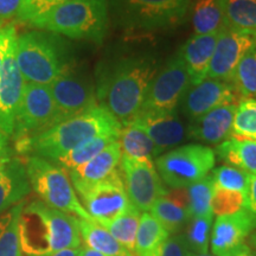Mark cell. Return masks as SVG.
<instances>
[{"mask_svg":"<svg viewBox=\"0 0 256 256\" xmlns=\"http://www.w3.org/2000/svg\"><path fill=\"white\" fill-rule=\"evenodd\" d=\"M159 58L146 51L122 52L102 60L96 70L98 104L121 124H130L142 110L156 72Z\"/></svg>","mask_w":256,"mask_h":256,"instance_id":"1","label":"cell"},{"mask_svg":"<svg viewBox=\"0 0 256 256\" xmlns=\"http://www.w3.org/2000/svg\"><path fill=\"white\" fill-rule=\"evenodd\" d=\"M122 126L107 110L95 106L83 113L63 120L36 136L16 142L19 154L51 160L66 154L81 144L102 136L120 138Z\"/></svg>","mask_w":256,"mask_h":256,"instance_id":"2","label":"cell"},{"mask_svg":"<svg viewBox=\"0 0 256 256\" xmlns=\"http://www.w3.org/2000/svg\"><path fill=\"white\" fill-rule=\"evenodd\" d=\"M78 220L40 200L25 203L19 223L22 252L24 256H49L80 248Z\"/></svg>","mask_w":256,"mask_h":256,"instance_id":"3","label":"cell"},{"mask_svg":"<svg viewBox=\"0 0 256 256\" xmlns=\"http://www.w3.org/2000/svg\"><path fill=\"white\" fill-rule=\"evenodd\" d=\"M16 60L25 82L42 86L51 84L75 64L60 34L36 28L17 34Z\"/></svg>","mask_w":256,"mask_h":256,"instance_id":"4","label":"cell"},{"mask_svg":"<svg viewBox=\"0 0 256 256\" xmlns=\"http://www.w3.org/2000/svg\"><path fill=\"white\" fill-rule=\"evenodd\" d=\"M43 30L78 40L101 44L110 26L108 0H70L28 23Z\"/></svg>","mask_w":256,"mask_h":256,"instance_id":"5","label":"cell"},{"mask_svg":"<svg viewBox=\"0 0 256 256\" xmlns=\"http://www.w3.org/2000/svg\"><path fill=\"white\" fill-rule=\"evenodd\" d=\"M114 24L124 31L172 30L186 20L192 0H108Z\"/></svg>","mask_w":256,"mask_h":256,"instance_id":"6","label":"cell"},{"mask_svg":"<svg viewBox=\"0 0 256 256\" xmlns=\"http://www.w3.org/2000/svg\"><path fill=\"white\" fill-rule=\"evenodd\" d=\"M24 165L31 188L42 202L80 220H94L80 202L66 170L36 156H25Z\"/></svg>","mask_w":256,"mask_h":256,"instance_id":"7","label":"cell"},{"mask_svg":"<svg viewBox=\"0 0 256 256\" xmlns=\"http://www.w3.org/2000/svg\"><path fill=\"white\" fill-rule=\"evenodd\" d=\"M215 151L200 144H188L156 156L154 165L162 183L171 188H186L212 171Z\"/></svg>","mask_w":256,"mask_h":256,"instance_id":"8","label":"cell"},{"mask_svg":"<svg viewBox=\"0 0 256 256\" xmlns=\"http://www.w3.org/2000/svg\"><path fill=\"white\" fill-rule=\"evenodd\" d=\"M57 122V110L49 86L25 83L11 136L14 142L44 132Z\"/></svg>","mask_w":256,"mask_h":256,"instance_id":"9","label":"cell"},{"mask_svg":"<svg viewBox=\"0 0 256 256\" xmlns=\"http://www.w3.org/2000/svg\"><path fill=\"white\" fill-rule=\"evenodd\" d=\"M191 86L190 75L179 51L160 66L147 89L140 112H174Z\"/></svg>","mask_w":256,"mask_h":256,"instance_id":"10","label":"cell"},{"mask_svg":"<svg viewBox=\"0 0 256 256\" xmlns=\"http://www.w3.org/2000/svg\"><path fill=\"white\" fill-rule=\"evenodd\" d=\"M49 89L56 106L58 122L98 104L95 82L87 72L76 68L75 64L49 84Z\"/></svg>","mask_w":256,"mask_h":256,"instance_id":"11","label":"cell"},{"mask_svg":"<svg viewBox=\"0 0 256 256\" xmlns=\"http://www.w3.org/2000/svg\"><path fill=\"white\" fill-rule=\"evenodd\" d=\"M76 194L89 216L98 223L115 218L130 206L120 170H115L104 180L78 188Z\"/></svg>","mask_w":256,"mask_h":256,"instance_id":"12","label":"cell"},{"mask_svg":"<svg viewBox=\"0 0 256 256\" xmlns=\"http://www.w3.org/2000/svg\"><path fill=\"white\" fill-rule=\"evenodd\" d=\"M119 166L128 200L140 212L150 211L158 198L168 194L154 164L136 162L122 154Z\"/></svg>","mask_w":256,"mask_h":256,"instance_id":"13","label":"cell"},{"mask_svg":"<svg viewBox=\"0 0 256 256\" xmlns=\"http://www.w3.org/2000/svg\"><path fill=\"white\" fill-rule=\"evenodd\" d=\"M17 30L10 37L5 51L4 66L0 75V132L11 138L14 134V118L23 96L25 80L16 60Z\"/></svg>","mask_w":256,"mask_h":256,"instance_id":"14","label":"cell"},{"mask_svg":"<svg viewBox=\"0 0 256 256\" xmlns=\"http://www.w3.org/2000/svg\"><path fill=\"white\" fill-rule=\"evenodd\" d=\"M254 46H256V32L224 28L220 32L206 78L232 83L238 62Z\"/></svg>","mask_w":256,"mask_h":256,"instance_id":"15","label":"cell"},{"mask_svg":"<svg viewBox=\"0 0 256 256\" xmlns=\"http://www.w3.org/2000/svg\"><path fill=\"white\" fill-rule=\"evenodd\" d=\"M256 228V220L248 209L226 216H217L211 230L214 256H240L249 250L246 240Z\"/></svg>","mask_w":256,"mask_h":256,"instance_id":"16","label":"cell"},{"mask_svg":"<svg viewBox=\"0 0 256 256\" xmlns=\"http://www.w3.org/2000/svg\"><path fill=\"white\" fill-rule=\"evenodd\" d=\"M241 98L232 83L206 78L188 87L179 107L188 121H192L220 106L238 104Z\"/></svg>","mask_w":256,"mask_h":256,"instance_id":"17","label":"cell"},{"mask_svg":"<svg viewBox=\"0 0 256 256\" xmlns=\"http://www.w3.org/2000/svg\"><path fill=\"white\" fill-rule=\"evenodd\" d=\"M132 122L142 128L154 144V156L174 150L188 139L186 127L174 112H139Z\"/></svg>","mask_w":256,"mask_h":256,"instance_id":"18","label":"cell"},{"mask_svg":"<svg viewBox=\"0 0 256 256\" xmlns=\"http://www.w3.org/2000/svg\"><path fill=\"white\" fill-rule=\"evenodd\" d=\"M238 104H224L188 122V139L209 145H218L229 139L232 133L234 118Z\"/></svg>","mask_w":256,"mask_h":256,"instance_id":"19","label":"cell"},{"mask_svg":"<svg viewBox=\"0 0 256 256\" xmlns=\"http://www.w3.org/2000/svg\"><path fill=\"white\" fill-rule=\"evenodd\" d=\"M23 160L6 156L0 162V215L25 200L31 192Z\"/></svg>","mask_w":256,"mask_h":256,"instance_id":"20","label":"cell"},{"mask_svg":"<svg viewBox=\"0 0 256 256\" xmlns=\"http://www.w3.org/2000/svg\"><path fill=\"white\" fill-rule=\"evenodd\" d=\"M121 156V145L119 140H116L106 147L95 158L80 168L69 171V178L75 191L104 180L110 176L120 165Z\"/></svg>","mask_w":256,"mask_h":256,"instance_id":"21","label":"cell"},{"mask_svg":"<svg viewBox=\"0 0 256 256\" xmlns=\"http://www.w3.org/2000/svg\"><path fill=\"white\" fill-rule=\"evenodd\" d=\"M218 36L220 32L210 34H194L178 50L188 68L191 86L198 84L206 78Z\"/></svg>","mask_w":256,"mask_h":256,"instance_id":"22","label":"cell"},{"mask_svg":"<svg viewBox=\"0 0 256 256\" xmlns=\"http://www.w3.org/2000/svg\"><path fill=\"white\" fill-rule=\"evenodd\" d=\"M148 212L154 216L170 234H179L184 230L190 220L186 188L168 190L165 196L154 202Z\"/></svg>","mask_w":256,"mask_h":256,"instance_id":"23","label":"cell"},{"mask_svg":"<svg viewBox=\"0 0 256 256\" xmlns=\"http://www.w3.org/2000/svg\"><path fill=\"white\" fill-rule=\"evenodd\" d=\"M215 154L226 165L241 168L249 174H256V142L254 140L230 136L229 139L216 146Z\"/></svg>","mask_w":256,"mask_h":256,"instance_id":"24","label":"cell"},{"mask_svg":"<svg viewBox=\"0 0 256 256\" xmlns=\"http://www.w3.org/2000/svg\"><path fill=\"white\" fill-rule=\"evenodd\" d=\"M78 226L86 247L104 256H134L95 220H78Z\"/></svg>","mask_w":256,"mask_h":256,"instance_id":"25","label":"cell"},{"mask_svg":"<svg viewBox=\"0 0 256 256\" xmlns=\"http://www.w3.org/2000/svg\"><path fill=\"white\" fill-rule=\"evenodd\" d=\"M119 142L122 154L128 158L140 162L154 164V144L148 134L136 124L130 122L122 127Z\"/></svg>","mask_w":256,"mask_h":256,"instance_id":"26","label":"cell"},{"mask_svg":"<svg viewBox=\"0 0 256 256\" xmlns=\"http://www.w3.org/2000/svg\"><path fill=\"white\" fill-rule=\"evenodd\" d=\"M170 235L171 234L148 211L142 212L134 246V256H154Z\"/></svg>","mask_w":256,"mask_h":256,"instance_id":"27","label":"cell"},{"mask_svg":"<svg viewBox=\"0 0 256 256\" xmlns=\"http://www.w3.org/2000/svg\"><path fill=\"white\" fill-rule=\"evenodd\" d=\"M192 25L194 34H210L226 28L223 0H194Z\"/></svg>","mask_w":256,"mask_h":256,"instance_id":"28","label":"cell"},{"mask_svg":"<svg viewBox=\"0 0 256 256\" xmlns=\"http://www.w3.org/2000/svg\"><path fill=\"white\" fill-rule=\"evenodd\" d=\"M119 140V136H96L94 139L88 140V142L81 144L78 147L69 151L66 154L58 156V158L51 160V162L60 166L66 171H72L82 166L89 160L95 158L98 153H101L107 146H110L112 142Z\"/></svg>","mask_w":256,"mask_h":256,"instance_id":"29","label":"cell"},{"mask_svg":"<svg viewBox=\"0 0 256 256\" xmlns=\"http://www.w3.org/2000/svg\"><path fill=\"white\" fill-rule=\"evenodd\" d=\"M140 216H142V212L130 204L128 209L124 211L121 215L98 224L104 226L106 230H108L118 242L121 243L128 252H130L134 255V246H136Z\"/></svg>","mask_w":256,"mask_h":256,"instance_id":"30","label":"cell"},{"mask_svg":"<svg viewBox=\"0 0 256 256\" xmlns=\"http://www.w3.org/2000/svg\"><path fill=\"white\" fill-rule=\"evenodd\" d=\"M25 203V200L20 202L0 215V256H23L19 240V223Z\"/></svg>","mask_w":256,"mask_h":256,"instance_id":"31","label":"cell"},{"mask_svg":"<svg viewBox=\"0 0 256 256\" xmlns=\"http://www.w3.org/2000/svg\"><path fill=\"white\" fill-rule=\"evenodd\" d=\"M226 28L256 32V0H223Z\"/></svg>","mask_w":256,"mask_h":256,"instance_id":"32","label":"cell"},{"mask_svg":"<svg viewBox=\"0 0 256 256\" xmlns=\"http://www.w3.org/2000/svg\"><path fill=\"white\" fill-rule=\"evenodd\" d=\"M214 214L206 216L190 217L184 228V238L194 255L208 254L212 230Z\"/></svg>","mask_w":256,"mask_h":256,"instance_id":"33","label":"cell"},{"mask_svg":"<svg viewBox=\"0 0 256 256\" xmlns=\"http://www.w3.org/2000/svg\"><path fill=\"white\" fill-rule=\"evenodd\" d=\"M232 83L242 98H256V46L240 60Z\"/></svg>","mask_w":256,"mask_h":256,"instance_id":"34","label":"cell"},{"mask_svg":"<svg viewBox=\"0 0 256 256\" xmlns=\"http://www.w3.org/2000/svg\"><path fill=\"white\" fill-rule=\"evenodd\" d=\"M214 188H215V184H214L211 174L186 188L190 217L206 216L214 214L212 206H211Z\"/></svg>","mask_w":256,"mask_h":256,"instance_id":"35","label":"cell"},{"mask_svg":"<svg viewBox=\"0 0 256 256\" xmlns=\"http://www.w3.org/2000/svg\"><path fill=\"white\" fill-rule=\"evenodd\" d=\"M232 136L256 142V98H241L238 102Z\"/></svg>","mask_w":256,"mask_h":256,"instance_id":"36","label":"cell"},{"mask_svg":"<svg viewBox=\"0 0 256 256\" xmlns=\"http://www.w3.org/2000/svg\"><path fill=\"white\" fill-rule=\"evenodd\" d=\"M215 186L224 190L242 192L247 196L250 174L241 168L230 165H222L211 171Z\"/></svg>","mask_w":256,"mask_h":256,"instance_id":"37","label":"cell"},{"mask_svg":"<svg viewBox=\"0 0 256 256\" xmlns=\"http://www.w3.org/2000/svg\"><path fill=\"white\" fill-rule=\"evenodd\" d=\"M212 212L216 216H226L247 209V196L242 192L229 191L215 186L212 194Z\"/></svg>","mask_w":256,"mask_h":256,"instance_id":"38","label":"cell"},{"mask_svg":"<svg viewBox=\"0 0 256 256\" xmlns=\"http://www.w3.org/2000/svg\"><path fill=\"white\" fill-rule=\"evenodd\" d=\"M70 0H23L22 8L17 16V22L28 24V22L34 19L38 16L46 14L49 10L56 8Z\"/></svg>","mask_w":256,"mask_h":256,"instance_id":"39","label":"cell"},{"mask_svg":"<svg viewBox=\"0 0 256 256\" xmlns=\"http://www.w3.org/2000/svg\"><path fill=\"white\" fill-rule=\"evenodd\" d=\"M154 256H194V254L188 247L183 234L179 232L170 235Z\"/></svg>","mask_w":256,"mask_h":256,"instance_id":"40","label":"cell"},{"mask_svg":"<svg viewBox=\"0 0 256 256\" xmlns=\"http://www.w3.org/2000/svg\"><path fill=\"white\" fill-rule=\"evenodd\" d=\"M23 0H0V28L16 19Z\"/></svg>","mask_w":256,"mask_h":256,"instance_id":"41","label":"cell"},{"mask_svg":"<svg viewBox=\"0 0 256 256\" xmlns=\"http://www.w3.org/2000/svg\"><path fill=\"white\" fill-rule=\"evenodd\" d=\"M16 30H17V28H16L14 23H10L0 28V75H2V66H4L6 46H8L10 37H11V34H14Z\"/></svg>","mask_w":256,"mask_h":256,"instance_id":"42","label":"cell"},{"mask_svg":"<svg viewBox=\"0 0 256 256\" xmlns=\"http://www.w3.org/2000/svg\"><path fill=\"white\" fill-rule=\"evenodd\" d=\"M247 209L256 220V174H250L247 191Z\"/></svg>","mask_w":256,"mask_h":256,"instance_id":"43","label":"cell"},{"mask_svg":"<svg viewBox=\"0 0 256 256\" xmlns=\"http://www.w3.org/2000/svg\"><path fill=\"white\" fill-rule=\"evenodd\" d=\"M78 256H104L100 254V252L92 250V249L88 247H80L78 248Z\"/></svg>","mask_w":256,"mask_h":256,"instance_id":"44","label":"cell"},{"mask_svg":"<svg viewBox=\"0 0 256 256\" xmlns=\"http://www.w3.org/2000/svg\"><path fill=\"white\" fill-rule=\"evenodd\" d=\"M49 256H78V249H66V250H62V252H56V254H52Z\"/></svg>","mask_w":256,"mask_h":256,"instance_id":"45","label":"cell"},{"mask_svg":"<svg viewBox=\"0 0 256 256\" xmlns=\"http://www.w3.org/2000/svg\"><path fill=\"white\" fill-rule=\"evenodd\" d=\"M240 256H256V252H252L250 249H249V250H247L246 252H243V254H241Z\"/></svg>","mask_w":256,"mask_h":256,"instance_id":"46","label":"cell"},{"mask_svg":"<svg viewBox=\"0 0 256 256\" xmlns=\"http://www.w3.org/2000/svg\"><path fill=\"white\" fill-rule=\"evenodd\" d=\"M194 256H214V255H209V254H200V255H194Z\"/></svg>","mask_w":256,"mask_h":256,"instance_id":"47","label":"cell"}]
</instances>
